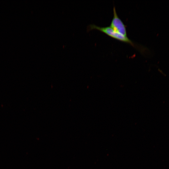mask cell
Here are the masks:
<instances>
[{
	"instance_id": "obj_2",
	"label": "cell",
	"mask_w": 169,
	"mask_h": 169,
	"mask_svg": "<svg viewBox=\"0 0 169 169\" xmlns=\"http://www.w3.org/2000/svg\"><path fill=\"white\" fill-rule=\"evenodd\" d=\"M113 17L110 26L115 31L127 36L126 26L117 15L115 7H113Z\"/></svg>"
},
{
	"instance_id": "obj_1",
	"label": "cell",
	"mask_w": 169,
	"mask_h": 169,
	"mask_svg": "<svg viewBox=\"0 0 169 169\" xmlns=\"http://www.w3.org/2000/svg\"><path fill=\"white\" fill-rule=\"evenodd\" d=\"M96 29L102 32L108 36L121 42L129 44L134 48L140 50L141 47L130 39L127 36H125L114 30L110 26L101 27L95 24H91L88 26V31Z\"/></svg>"
}]
</instances>
